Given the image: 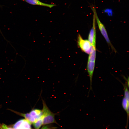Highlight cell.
I'll return each mask as SVG.
<instances>
[{
	"label": "cell",
	"instance_id": "6",
	"mask_svg": "<svg viewBox=\"0 0 129 129\" xmlns=\"http://www.w3.org/2000/svg\"><path fill=\"white\" fill-rule=\"evenodd\" d=\"M27 3L33 5H37L51 8L56 5L55 4H49L43 2L39 0H22Z\"/></svg>",
	"mask_w": 129,
	"mask_h": 129
},
{
	"label": "cell",
	"instance_id": "9",
	"mask_svg": "<svg viewBox=\"0 0 129 129\" xmlns=\"http://www.w3.org/2000/svg\"><path fill=\"white\" fill-rule=\"evenodd\" d=\"M36 129H39L43 125V116L40 118L35 121L32 124Z\"/></svg>",
	"mask_w": 129,
	"mask_h": 129
},
{
	"label": "cell",
	"instance_id": "8",
	"mask_svg": "<svg viewBox=\"0 0 129 129\" xmlns=\"http://www.w3.org/2000/svg\"><path fill=\"white\" fill-rule=\"evenodd\" d=\"M9 110L19 115L24 117L25 119L29 121L31 124L36 121L31 116L29 113H23L11 109Z\"/></svg>",
	"mask_w": 129,
	"mask_h": 129
},
{
	"label": "cell",
	"instance_id": "7",
	"mask_svg": "<svg viewBox=\"0 0 129 129\" xmlns=\"http://www.w3.org/2000/svg\"><path fill=\"white\" fill-rule=\"evenodd\" d=\"M29 113L36 121L40 118L43 115L42 110L38 109H33Z\"/></svg>",
	"mask_w": 129,
	"mask_h": 129
},
{
	"label": "cell",
	"instance_id": "14",
	"mask_svg": "<svg viewBox=\"0 0 129 129\" xmlns=\"http://www.w3.org/2000/svg\"><path fill=\"white\" fill-rule=\"evenodd\" d=\"M1 105H0V108H1Z\"/></svg>",
	"mask_w": 129,
	"mask_h": 129
},
{
	"label": "cell",
	"instance_id": "4",
	"mask_svg": "<svg viewBox=\"0 0 129 129\" xmlns=\"http://www.w3.org/2000/svg\"><path fill=\"white\" fill-rule=\"evenodd\" d=\"M95 21V14L93 13L92 27L89 34L88 40L93 47L96 48V34Z\"/></svg>",
	"mask_w": 129,
	"mask_h": 129
},
{
	"label": "cell",
	"instance_id": "1",
	"mask_svg": "<svg viewBox=\"0 0 129 129\" xmlns=\"http://www.w3.org/2000/svg\"><path fill=\"white\" fill-rule=\"evenodd\" d=\"M42 100L43 108V125L53 123H56L55 118V114L52 112L47 106L45 102Z\"/></svg>",
	"mask_w": 129,
	"mask_h": 129
},
{
	"label": "cell",
	"instance_id": "5",
	"mask_svg": "<svg viewBox=\"0 0 129 129\" xmlns=\"http://www.w3.org/2000/svg\"><path fill=\"white\" fill-rule=\"evenodd\" d=\"M31 124L26 119H20L16 122L13 125L14 129H32Z\"/></svg>",
	"mask_w": 129,
	"mask_h": 129
},
{
	"label": "cell",
	"instance_id": "11",
	"mask_svg": "<svg viewBox=\"0 0 129 129\" xmlns=\"http://www.w3.org/2000/svg\"><path fill=\"white\" fill-rule=\"evenodd\" d=\"M0 125L4 129H14V128L10 127L4 124H0Z\"/></svg>",
	"mask_w": 129,
	"mask_h": 129
},
{
	"label": "cell",
	"instance_id": "2",
	"mask_svg": "<svg viewBox=\"0 0 129 129\" xmlns=\"http://www.w3.org/2000/svg\"><path fill=\"white\" fill-rule=\"evenodd\" d=\"M92 9L93 12L95 14L96 20L98 28L101 34L105 38L108 43L114 52H116V50L112 45L109 39L104 25L100 21L98 16L95 7H92Z\"/></svg>",
	"mask_w": 129,
	"mask_h": 129
},
{
	"label": "cell",
	"instance_id": "13",
	"mask_svg": "<svg viewBox=\"0 0 129 129\" xmlns=\"http://www.w3.org/2000/svg\"><path fill=\"white\" fill-rule=\"evenodd\" d=\"M0 129H4L0 125Z\"/></svg>",
	"mask_w": 129,
	"mask_h": 129
},
{
	"label": "cell",
	"instance_id": "10",
	"mask_svg": "<svg viewBox=\"0 0 129 129\" xmlns=\"http://www.w3.org/2000/svg\"><path fill=\"white\" fill-rule=\"evenodd\" d=\"M89 54L88 60L95 62L96 56V48L93 47L91 52Z\"/></svg>",
	"mask_w": 129,
	"mask_h": 129
},
{
	"label": "cell",
	"instance_id": "12",
	"mask_svg": "<svg viewBox=\"0 0 129 129\" xmlns=\"http://www.w3.org/2000/svg\"><path fill=\"white\" fill-rule=\"evenodd\" d=\"M50 128L48 126H43L41 129H50Z\"/></svg>",
	"mask_w": 129,
	"mask_h": 129
},
{
	"label": "cell",
	"instance_id": "3",
	"mask_svg": "<svg viewBox=\"0 0 129 129\" xmlns=\"http://www.w3.org/2000/svg\"><path fill=\"white\" fill-rule=\"evenodd\" d=\"M77 44L83 51L88 54H90L93 48L89 40L83 39L80 34L78 35Z\"/></svg>",
	"mask_w": 129,
	"mask_h": 129
}]
</instances>
